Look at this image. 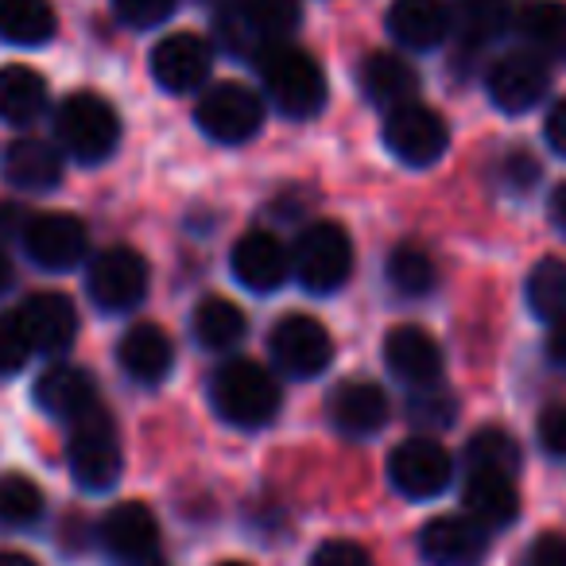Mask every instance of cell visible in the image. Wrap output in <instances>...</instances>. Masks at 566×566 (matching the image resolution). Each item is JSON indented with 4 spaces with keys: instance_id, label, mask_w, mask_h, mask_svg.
Here are the masks:
<instances>
[{
    "instance_id": "obj_36",
    "label": "cell",
    "mask_w": 566,
    "mask_h": 566,
    "mask_svg": "<svg viewBox=\"0 0 566 566\" xmlns=\"http://www.w3.org/2000/svg\"><path fill=\"white\" fill-rule=\"evenodd\" d=\"M454 416H458V403L442 385L411 388L408 419L419 427V431H439V427H450V423H454Z\"/></svg>"
},
{
    "instance_id": "obj_46",
    "label": "cell",
    "mask_w": 566,
    "mask_h": 566,
    "mask_svg": "<svg viewBox=\"0 0 566 566\" xmlns=\"http://www.w3.org/2000/svg\"><path fill=\"white\" fill-rule=\"evenodd\" d=\"M0 566H40L32 555H24V551H0Z\"/></svg>"
},
{
    "instance_id": "obj_45",
    "label": "cell",
    "mask_w": 566,
    "mask_h": 566,
    "mask_svg": "<svg viewBox=\"0 0 566 566\" xmlns=\"http://www.w3.org/2000/svg\"><path fill=\"white\" fill-rule=\"evenodd\" d=\"M551 221L566 233V182L551 195Z\"/></svg>"
},
{
    "instance_id": "obj_48",
    "label": "cell",
    "mask_w": 566,
    "mask_h": 566,
    "mask_svg": "<svg viewBox=\"0 0 566 566\" xmlns=\"http://www.w3.org/2000/svg\"><path fill=\"white\" fill-rule=\"evenodd\" d=\"M218 566H252V563H241V558H229V563H218Z\"/></svg>"
},
{
    "instance_id": "obj_39",
    "label": "cell",
    "mask_w": 566,
    "mask_h": 566,
    "mask_svg": "<svg viewBox=\"0 0 566 566\" xmlns=\"http://www.w3.org/2000/svg\"><path fill=\"white\" fill-rule=\"evenodd\" d=\"M311 566H377L373 555L354 539H326L315 547L311 555Z\"/></svg>"
},
{
    "instance_id": "obj_6",
    "label": "cell",
    "mask_w": 566,
    "mask_h": 566,
    "mask_svg": "<svg viewBox=\"0 0 566 566\" xmlns=\"http://www.w3.org/2000/svg\"><path fill=\"white\" fill-rule=\"evenodd\" d=\"M300 0H233V9L218 20V35L229 51L252 55L264 43L287 40L300 28Z\"/></svg>"
},
{
    "instance_id": "obj_26",
    "label": "cell",
    "mask_w": 566,
    "mask_h": 566,
    "mask_svg": "<svg viewBox=\"0 0 566 566\" xmlns=\"http://www.w3.org/2000/svg\"><path fill=\"white\" fill-rule=\"evenodd\" d=\"M331 419L349 439H369L388 423V396L373 380H349L331 396Z\"/></svg>"
},
{
    "instance_id": "obj_37",
    "label": "cell",
    "mask_w": 566,
    "mask_h": 566,
    "mask_svg": "<svg viewBox=\"0 0 566 566\" xmlns=\"http://www.w3.org/2000/svg\"><path fill=\"white\" fill-rule=\"evenodd\" d=\"M32 354H35L32 334H28L20 311L0 315V377H12V373H20L28 361H32Z\"/></svg>"
},
{
    "instance_id": "obj_5",
    "label": "cell",
    "mask_w": 566,
    "mask_h": 566,
    "mask_svg": "<svg viewBox=\"0 0 566 566\" xmlns=\"http://www.w3.org/2000/svg\"><path fill=\"white\" fill-rule=\"evenodd\" d=\"M292 272L311 295H334L354 275V241L338 221H315L292 249Z\"/></svg>"
},
{
    "instance_id": "obj_23",
    "label": "cell",
    "mask_w": 566,
    "mask_h": 566,
    "mask_svg": "<svg viewBox=\"0 0 566 566\" xmlns=\"http://www.w3.org/2000/svg\"><path fill=\"white\" fill-rule=\"evenodd\" d=\"M462 509L481 527H509L520 516V489L512 473L501 470H470L462 485Z\"/></svg>"
},
{
    "instance_id": "obj_42",
    "label": "cell",
    "mask_w": 566,
    "mask_h": 566,
    "mask_svg": "<svg viewBox=\"0 0 566 566\" xmlns=\"http://www.w3.org/2000/svg\"><path fill=\"white\" fill-rule=\"evenodd\" d=\"M501 175L509 179V187H512V190H527L535 179H539V164H535L532 156H524V151H512V156L504 159Z\"/></svg>"
},
{
    "instance_id": "obj_34",
    "label": "cell",
    "mask_w": 566,
    "mask_h": 566,
    "mask_svg": "<svg viewBox=\"0 0 566 566\" xmlns=\"http://www.w3.org/2000/svg\"><path fill=\"white\" fill-rule=\"evenodd\" d=\"M465 462L470 470H501V473H516L520 470V442L512 431L504 427H478L465 442Z\"/></svg>"
},
{
    "instance_id": "obj_17",
    "label": "cell",
    "mask_w": 566,
    "mask_h": 566,
    "mask_svg": "<svg viewBox=\"0 0 566 566\" xmlns=\"http://www.w3.org/2000/svg\"><path fill=\"white\" fill-rule=\"evenodd\" d=\"M229 264H233V275L241 287H249V292H256V295H272V292H280L283 280L292 275V252H287V244L275 233L252 229V233H244L241 241L233 244Z\"/></svg>"
},
{
    "instance_id": "obj_19",
    "label": "cell",
    "mask_w": 566,
    "mask_h": 566,
    "mask_svg": "<svg viewBox=\"0 0 566 566\" xmlns=\"http://www.w3.org/2000/svg\"><path fill=\"white\" fill-rule=\"evenodd\" d=\"M17 311L32 334L35 354H66L78 338V311L63 292H35Z\"/></svg>"
},
{
    "instance_id": "obj_22",
    "label": "cell",
    "mask_w": 566,
    "mask_h": 566,
    "mask_svg": "<svg viewBox=\"0 0 566 566\" xmlns=\"http://www.w3.org/2000/svg\"><path fill=\"white\" fill-rule=\"evenodd\" d=\"M4 182L24 195H48L63 182V151L35 136H20L4 151Z\"/></svg>"
},
{
    "instance_id": "obj_8",
    "label": "cell",
    "mask_w": 566,
    "mask_h": 566,
    "mask_svg": "<svg viewBox=\"0 0 566 566\" xmlns=\"http://www.w3.org/2000/svg\"><path fill=\"white\" fill-rule=\"evenodd\" d=\"M385 148L400 159L403 167H431L447 156L450 128L442 113H434L423 102H403L388 109L385 117Z\"/></svg>"
},
{
    "instance_id": "obj_16",
    "label": "cell",
    "mask_w": 566,
    "mask_h": 566,
    "mask_svg": "<svg viewBox=\"0 0 566 566\" xmlns=\"http://www.w3.org/2000/svg\"><path fill=\"white\" fill-rule=\"evenodd\" d=\"M419 555L427 566H481L489 555V527L462 516H434L419 532Z\"/></svg>"
},
{
    "instance_id": "obj_18",
    "label": "cell",
    "mask_w": 566,
    "mask_h": 566,
    "mask_svg": "<svg viewBox=\"0 0 566 566\" xmlns=\"http://www.w3.org/2000/svg\"><path fill=\"white\" fill-rule=\"evenodd\" d=\"M385 365H388V373L408 388L439 385L442 346L423 326H411V323L392 326V331L385 334Z\"/></svg>"
},
{
    "instance_id": "obj_25",
    "label": "cell",
    "mask_w": 566,
    "mask_h": 566,
    "mask_svg": "<svg viewBox=\"0 0 566 566\" xmlns=\"http://www.w3.org/2000/svg\"><path fill=\"white\" fill-rule=\"evenodd\" d=\"M357 86H361L369 105L396 109V105H403V102H416L419 74L408 59L392 55V51H373V55H365L361 66H357Z\"/></svg>"
},
{
    "instance_id": "obj_29",
    "label": "cell",
    "mask_w": 566,
    "mask_h": 566,
    "mask_svg": "<svg viewBox=\"0 0 566 566\" xmlns=\"http://www.w3.org/2000/svg\"><path fill=\"white\" fill-rule=\"evenodd\" d=\"M55 28L59 17L51 0H0V40L12 48H43Z\"/></svg>"
},
{
    "instance_id": "obj_41",
    "label": "cell",
    "mask_w": 566,
    "mask_h": 566,
    "mask_svg": "<svg viewBox=\"0 0 566 566\" xmlns=\"http://www.w3.org/2000/svg\"><path fill=\"white\" fill-rule=\"evenodd\" d=\"M527 566H566V532H543L527 551Z\"/></svg>"
},
{
    "instance_id": "obj_20",
    "label": "cell",
    "mask_w": 566,
    "mask_h": 566,
    "mask_svg": "<svg viewBox=\"0 0 566 566\" xmlns=\"http://www.w3.org/2000/svg\"><path fill=\"white\" fill-rule=\"evenodd\" d=\"M454 28V12L447 0H392L388 9V35L408 51H434L447 43Z\"/></svg>"
},
{
    "instance_id": "obj_32",
    "label": "cell",
    "mask_w": 566,
    "mask_h": 566,
    "mask_svg": "<svg viewBox=\"0 0 566 566\" xmlns=\"http://www.w3.org/2000/svg\"><path fill=\"white\" fill-rule=\"evenodd\" d=\"M43 489L24 473H4L0 478V527L24 532V527L40 524L43 516Z\"/></svg>"
},
{
    "instance_id": "obj_15",
    "label": "cell",
    "mask_w": 566,
    "mask_h": 566,
    "mask_svg": "<svg viewBox=\"0 0 566 566\" xmlns=\"http://www.w3.org/2000/svg\"><path fill=\"white\" fill-rule=\"evenodd\" d=\"M213 71V48L195 32H175L164 35L151 51V78L167 90V94H195L206 86Z\"/></svg>"
},
{
    "instance_id": "obj_33",
    "label": "cell",
    "mask_w": 566,
    "mask_h": 566,
    "mask_svg": "<svg viewBox=\"0 0 566 566\" xmlns=\"http://www.w3.org/2000/svg\"><path fill=\"white\" fill-rule=\"evenodd\" d=\"M385 275L392 283V292L408 295V300H419L434 287V260L427 249L419 244H396L392 256L385 264Z\"/></svg>"
},
{
    "instance_id": "obj_24",
    "label": "cell",
    "mask_w": 566,
    "mask_h": 566,
    "mask_svg": "<svg viewBox=\"0 0 566 566\" xmlns=\"http://www.w3.org/2000/svg\"><path fill=\"white\" fill-rule=\"evenodd\" d=\"M117 357H120V369L136 380V385H159L167 380L175 365V342L164 326L156 323H136L125 331L117 346Z\"/></svg>"
},
{
    "instance_id": "obj_38",
    "label": "cell",
    "mask_w": 566,
    "mask_h": 566,
    "mask_svg": "<svg viewBox=\"0 0 566 566\" xmlns=\"http://www.w3.org/2000/svg\"><path fill=\"white\" fill-rule=\"evenodd\" d=\"M179 0H113V12L125 28H136V32H148V28H159L167 17L175 12Z\"/></svg>"
},
{
    "instance_id": "obj_13",
    "label": "cell",
    "mask_w": 566,
    "mask_h": 566,
    "mask_svg": "<svg viewBox=\"0 0 566 566\" xmlns=\"http://www.w3.org/2000/svg\"><path fill=\"white\" fill-rule=\"evenodd\" d=\"M97 543L117 566H151L159 555V520L148 504H113L97 527Z\"/></svg>"
},
{
    "instance_id": "obj_3",
    "label": "cell",
    "mask_w": 566,
    "mask_h": 566,
    "mask_svg": "<svg viewBox=\"0 0 566 566\" xmlns=\"http://www.w3.org/2000/svg\"><path fill=\"white\" fill-rule=\"evenodd\" d=\"M55 136L74 164H105L120 144V117L102 94L78 90L59 105Z\"/></svg>"
},
{
    "instance_id": "obj_27",
    "label": "cell",
    "mask_w": 566,
    "mask_h": 566,
    "mask_svg": "<svg viewBox=\"0 0 566 566\" xmlns=\"http://www.w3.org/2000/svg\"><path fill=\"white\" fill-rule=\"evenodd\" d=\"M516 32L543 59L566 63V4L563 0H527L516 12Z\"/></svg>"
},
{
    "instance_id": "obj_10",
    "label": "cell",
    "mask_w": 566,
    "mask_h": 566,
    "mask_svg": "<svg viewBox=\"0 0 566 566\" xmlns=\"http://www.w3.org/2000/svg\"><path fill=\"white\" fill-rule=\"evenodd\" d=\"M268 354L283 377H318L334 361V338L315 315H283L268 334Z\"/></svg>"
},
{
    "instance_id": "obj_9",
    "label": "cell",
    "mask_w": 566,
    "mask_h": 566,
    "mask_svg": "<svg viewBox=\"0 0 566 566\" xmlns=\"http://www.w3.org/2000/svg\"><path fill=\"white\" fill-rule=\"evenodd\" d=\"M195 120L213 144H244L264 125V102L241 82H218L198 97Z\"/></svg>"
},
{
    "instance_id": "obj_14",
    "label": "cell",
    "mask_w": 566,
    "mask_h": 566,
    "mask_svg": "<svg viewBox=\"0 0 566 566\" xmlns=\"http://www.w3.org/2000/svg\"><path fill=\"white\" fill-rule=\"evenodd\" d=\"M24 249L32 256V264L48 268V272H71L90 252L86 221L63 210L35 213L24 226Z\"/></svg>"
},
{
    "instance_id": "obj_28",
    "label": "cell",
    "mask_w": 566,
    "mask_h": 566,
    "mask_svg": "<svg viewBox=\"0 0 566 566\" xmlns=\"http://www.w3.org/2000/svg\"><path fill=\"white\" fill-rule=\"evenodd\" d=\"M48 109V82L32 66H0V120L24 128Z\"/></svg>"
},
{
    "instance_id": "obj_43",
    "label": "cell",
    "mask_w": 566,
    "mask_h": 566,
    "mask_svg": "<svg viewBox=\"0 0 566 566\" xmlns=\"http://www.w3.org/2000/svg\"><path fill=\"white\" fill-rule=\"evenodd\" d=\"M543 136H547L551 151H555V156H563V159H566V97H563V102H555V105H551V113H547V125H543Z\"/></svg>"
},
{
    "instance_id": "obj_1",
    "label": "cell",
    "mask_w": 566,
    "mask_h": 566,
    "mask_svg": "<svg viewBox=\"0 0 566 566\" xmlns=\"http://www.w3.org/2000/svg\"><path fill=\"white\" fill-rule=\"evenodd\" d=\"M256 71L272 105L283 117L307 120L326 105V74L311 51L287 40L264 43L256 51Z\"/></svg>"
},
{
    "instance_id": "obj_44",
    "label": "cell",
    "mask_w": 566,
    "mask_h": 566,
    "mask_svg": "<svg viewBox=\"0 0 566 566\" xmlns=\"http://www.w3.org/2000/svg\"><path fill=\"white\" fill-rule=\"evenodd\" d=\"M547 357H551V365L566 369V315L551 323V331H547Z\"/></svg>"
},
{
    "instance_id": "obj_47",
    "label": "cell",
    "mask_w": 566,
    "mask_h": 566,
    "mask_svg": "<svg viewBox=\"0 0 566 566\" xmlns=\"http://www.w3.org/2000/svg\"><path fill=\"white\" fill-rule=\"evenodd\" d=\"M12 283V264H9V256H4V249H0V292Z\"/></svg>"
},
{
    "instance_id": "obj_11",
    "label": "cell",
    "mask_w": 566,
    "mask_h": 566,
    "mask_svg": "<svg viewBox=\"0 0 566 566\" xmlns=\"http://www.w3.org/2000/svg\"><path fill=\"white\" fill-rule=\"evenodd\" d=\"M450 478H454V462H450L447 447H439L427 434L403 439L388 454V481L408 501H431L450 485Z\"/></svg>"
},
{
    "instance_id": "obj_2",
    "label": "cell",
    "mask_w": 566,
    "mask_h": 566,
    "mask_svg": "<svg viewBox=\"0 0 566 566\" xmlns=\"http://www.w3.org/2000/svg\"><path fill=\"white\" fill-rule=\"evenodd\" d=\"M210 403L226 423L241 427V431H256V427H268L275 419L283 392L280 380L264 365L249 361V357H233L213 373Z\"/></svg>"
},
{
    "instance_id": "obj_21",
    "label": "cell",
    "mask_w": 566,
    "mask_h": 566,
    "mask_svg": "<svg viewBox=\"0 0 566 566\" xmlns=\"http://www.w3.org/2000/svg\"><path fill=\"white\" fill-rule=\"evenodd\" d=\"M35 403H40L51 419L74 423V419L86 416L90 408H97V385L82 365L59 361V365H51V369H43L40 380H35Z\"/></svg>"
},
{
    "instance_id": "obj_12",
    "label": "cell",
    "mask_w": 566,
    "mask_h": 566,
    "mask_svg": "<svg viewBox=\"0 0 566 566\" xmlns=\"http://www.w3.org/2000/svg\"><path fill=\"white\" fill-rule=\"evenodd\" d=\"M485 90L489 102L496 105L501 113H527L547 97L551 90V66L543 55H535L532 48L524 51H509L501 55L485 74Z\"/></svg>"
},
{
    "instance_id": "obj_4",
    "label": "cell",
    "mask_w": 566,
    "mask_h": 566,
    "mask_svg": "<svg viewBox=\"0 0 566 566\" xmlns=\"http://www.w3.org/2000/svg\"><path fill=\"white\" fill-rule=\"evenodd\" d=\"M66 427H71V434H66V462H71L74 481L82 489H90V493L117 485L125 454H120V434L109 411L97 403V408H90L86 416H78Z\"/></svg>"
},
{
    "instance_id": "obj_30",
    "label": "cell",
    "mask_w": 566,
    "mask_h": 566,
    "mask_svg": "<svg viewBox=\"0 0 566 566\" xmlns=\"http://www.w3.org/2000/svg\"><path fill=\"white\" fill-rule=\"evenodd\" d=\"M190 326H195V338L202 349H210V354H229V349L244 338V326L249 323H244V311L237 307L233 300H226V295H206L195 307V315H190Z\"/></svg>"
},
{
    "instance_id": "obj_7",
    "label": "cell",
    "mask_w": 566,
    "mask_h": 566,
    "mask_svg": "<svg viewBox=\"0 0 566 566\" xmlns=\"http://www.w3.org/2000/svg\"><path fill=\"white\" fill-rule=\"evenodd\" d=\"M148 280V260L136 249H128V244H113V249H102L90 260L86 287L94 307L109 311V315H125V311L144 303Z\"/></svg>"
},
{
    "instance_id": "obj_35",
    "label": "cell",
    "mask_w": 566,
    "mask_h": 566,
    "mask_svg": "<svg viewBox=\"0 0 566 566\" xmlns=\"http://www.w3.org/2000/svg\"><path fill=\"white\" fill-rule=\"evenodd\" d=\"M527 307L535 311V318L555 323L566 315V264L555 256L539 260L527 275Z\"/></svg>"
},
{
    "instance_id": "obj_31",
    "label": "cell",
    "mask_w": 566,
    "mask_h": 566,
    "mask_svg": "<svg viewBox=\"0 0 566 566\" xmlns=\"http://www.w3.org/2000/svg\"><path fill=\"white\" fill-rule=\"evenodd\" d=\"M454 12V28L450 32L458 35L462 48H485V43L501 40L512 28V4L509 0H462Z\"/></svg>"
},
{
    "instance_id": "obj_40",
    "label": "cell",
    "mask_w": 566,
    "mask_h": 566,
    "mask_svg": "<svg viewBox=\"0 0 566 566\" xmlns=\"http://www.w3.org/2000/svg\"><path fill=\"white\" fill-rule=\"evenodd\" d=\"M535 434H539V447L547 450L551 458H566V403L543 408L539 423H535Z\"/></svg>"
}]
</instances>
